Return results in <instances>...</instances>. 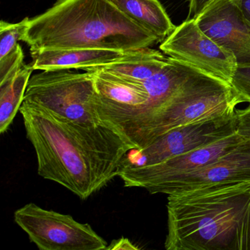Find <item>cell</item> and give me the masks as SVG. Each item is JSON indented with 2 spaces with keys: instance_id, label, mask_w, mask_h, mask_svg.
Masks as SVG:
<instances>
[{
  "instance_id": "6da1fadb",
  "label": "cell",
  "mask_w": 250,
  "mask_h": 250,
  "mask_svg": "<svg viewBox=\"0 0 250 250\" xmlns=\"http://www.w3.org/2000/svg\"><path fill=\"white\" fill-rule=\"evenodd\" d=\"M20 112L36 153L39 175L82 200L118 176L125 155L135 149L105 123L80 125L24 101Z\"/></svg>"
},
{
  "instance_id": "7a4b0ae2",
  "label": "cell",
  "mask_w": 250,
  "mask_h": 250,
  "mask_svg": "<svg viewBox=\"0 0 250 250\" xmlns=\"http://www.w3.org/2000/svg\"><path fill=\"white\" fill-rule=\"evenodd\" d=\"M167 250H250V183L167 197Z\"/></svg>"
},
{
  "instance_id": "3957f363",
  "label": "cell",
  "mask_w": 250,
  "mask_h": 250,
  "mask_svg": "<svg viewBox=\"0 0 250 250\" xmlns=\"http://www.w3.org/2000/svg\"><path fill=\"white\" fill-rule=\"evenodd\" d=\"M22 42L30 51L99 49L128 52L159 41L121 12L109 0H58L30 19Z\"/></svg>"
},
{
  "instance_id": "277c9868",
  "label": "cell",
  "mask_w": 250,
  "mask_h": 250,
  "mask_svg": "<svg viewBox=\"0 0 250 250\" xmlns=\"http://www.w3.org/2000/svg\"><path fill=\"white\" fill-rule=\"evenodd\" d=\"M239 99L228 83L194 69L182 87L149 121L134 143L136 149L153 143L177 127L235 113Z\"/></svg>"
},
{
  "instance_id": "5b68a950",
  "label": "cell",
  "mask_w": 250,
  "mask_h": 250,
  "mask_svg": "<svg viewBox=\"0 0 250 250\" xmlns=\"http://www.w3.org/2000/svg\"><path fill=\"white\" fill-rule=\"evenodd\" d=\"M24 101L80 125L92 126L104 123L96 107L94 79L90 71H42L30 77Z\"/></svg>"
},
{
  "instance_id": "8992f818",
  "label": "cell",
  "mask_w": 250,
  "mask_h": 250,
  "mask_svg": "<svg viewBox=\"0 0 250 250\" xmlns=\"http://www.w3.org/2000/svg\"><path fill=\"white\" fill-rule=\"evenodd\" d=\"M14 222L41 250H105L107 242L87 223L36 203L14 212Z\"/></svg>"
},
{
  "instance_id": "52a82bcc",
  "label": "cell",
  "mask_w": 250,
  "mask_h": 250,
  "mask_svg": "<svg viewBox=\"0 0 250 250\" xmlns=\"http://www.w3.org/2000/svg\"><path fill=\"white\" fill-rule=\"evenodd\" d=\"M159 48L169 58L229 84L238 67L233 54L207 36L194 19L175 27Z\"/></svg>"
},
{
  "instance_id": "ba28073f",
  "label": "cell",
  "mask_w": 250,
  "mask_h": 250,
  "mask_svg": "<svg viewBox=\"0 0 250 250\" xmlns=\"http://www.w3.org/2000/svg\"><path fill=\"white\" fill-rule=\"evenodd\" d=\"M235 113L177 127L147 147L130 150L122 163L135 166L159 163L229 137L235 134Z\"/></svg>"
},
{
  "instance_id": "9c48e42d",
  "label": "cell",
  "mask_w": 250,
  "mask_h": 250,
  "mask_svg": "<svg viewBox=\"0 0 250 250\" xmlns=\"http://www.w3.org/2000/svg\"><path fill=\"white\" fill-rule=\"evenodd\" d=\"M236 132L212 144L147 166L121 164L118 177L124 187L147 189L169 178L203 167L244 142Z\"/></svg>"
},
{
  "instance_id": "30bf717a",
  "label": "cell",
  "mask_w": 250,
  "mask_h": 250,
  "mask_svg": "<svg viewBox=\"0 0 250 250\" xmlns=\"http://www.w3.org/2000/svg\"><path fill=\"white\" fill-rule=\"evenodd\" d=\"M250 183V140L200 169L147 188L150 194H172L206 187Z\"/></svg>"
},
{
  "instance_id": "8fae6325",
  "label": "cell",
  "mask_w": 250,
  "mask_h": 250,
  "mask_svg": "<svg viewBox=\"0 0 250 250\" xmlns=\"http://www.w3.org/2000/svg\"><path fill=\"white\" fill-rule=\"evenodd\" d=\"M194 20L207 36L233 54L238 66L250 65V22L236 0H214Z\"/></svg>"
},
{
  "instance_id": "7c38bea8",
  "label": "cell",
  "mask_w": 250,
  "mask_h": 250,
  "mask_svg": "<svg viewBox=\"0 0 250 250\" xmlns=\"http://www.w3.org/2000/svg\"><path fill=\"white\" fill-rule=\"evenodd\" d=\"M194 71V68L169 57L166 65L159 73L143 82L148 93L147 103L135 116L117 129L134 148V143L143 128L182 87Z\"/></svg>"
},
{
  "instance_id": "4fadbf2b",
  "label": "cell",
  "mask_w": 250,
  "mask_h": 250,
  "mask_svg": "<svg viewBox=\"0 0 250 250\" xmlns=\"http://www.w3.org/2000/svg\"><path fill=\"white\" fill-rule=\"evenodd\" d=\"M128 52L99 49H47L30 51L33 69H85L102 66L126 56Z\"/></svg>"
},
{
  "instance_id": "5bb4252c",
  "label": "cell",
  "mask_w": 250,
  "mask_h": 250,
  "mask_svg": "<svg viewBox=\"0 0 250 250\" xmlns=\"http://www.w3.org/2000/svg\"><path fill=\"white\" fill-rule=\"evenodd\" d=\"M130 20L163 42L175 29L159 0H109Z\"/></svg>"
},
{
  "instance_id": "9a60e30c",
  "label": "cell",
  "mask_w": 250,
  "mask_h": 250,
  "mask_svg": "<svg viewBox=\"0 0 250 250\" xmlns=\"http://www.w3.org/2000/svg\"><path fill=\"white\" fill-rule=\"evenodd\" d=\"M168 59L162 52L146 47L129 51L124 58L97 67L125 80L145 82L159 73Z\"/></svg>"
},
{
  "instance_id": "2e32d148",
  "label": "cell",
  "mask_w": 250,
  "mask_h": 250,
  "mask_svg": "<svg viewBox=\"0 0 250 250\" xmlns=\"http://www.w3.org/2000/svg\"><path fill=\"white\" fill-rule=\"evenodd\" d=\"M34 71L32 64L23 65L18 74L0 83V133L8 131L24 102L29 80Z\"/></svg>"
},
{
  "instance_id": "e0dca14e",
  "label": "cell",
  "mask_w": 250,
  "mask_h": 250,
  "mask_svg": "<svg viewBox=\"0 0 250 250\" xmlns=\"http://www.w3.org/2000/svg\"><path fill=\"white\" fill-rule=\"evenodd\" d=\"M30 18L25 19L16 24L6 21L0 22V59L9 54L22 41L30 22Z\"/></svg>"
},
{
  "instance_id": "ac0fdd59",
  "label": "cell",
  "mask_w": 250,
  "mask_h": 250,
  "mask_svg": "<svg viewBox=\"0 0 250 250\" xmlns=\"http://www.w3.org/2000/svg\"><path fill=\"white\" fill-rule=\"evenodd\" d=\"M24 52L17 44L9 54L0 59V83L15 77L24 64Z\"/></svg>"
},
{
  "instance_id": "d6986e66",
  "label": "cell",
  "mask_w": 250,
  "mask_h": 250,
  "mask_svg": "<svg viewBox=\"0 0 250 250\" xmlns=\"http://www.w3.org/2000/svg\"><path fill=\"white\" fill-rule=\"evenodd\" d=\"M229 85L241 103L248 102L250 104V65L237 67Z\"/></svg>"
},
{
  "instance_id": "ffe728a7",
  "label": "cell",
  "mask_w": 250,
  "mask_h": 250,
  "mask_svg": "<svg viewBox=\"0 0 250 250\" xmlns=\"http://www.w3.org/2000/svg\"><path fill=\"white\" fill-rule=\"evenodd\" d=\"M235 132L244 140H250V105L244 109H235Z\"/></svg>"
},
{
  "instance_id": "44dd1931",
  "label": "cell",
  "mask_w": 250,
  "mask_h": 250,
  "mask_svg": "<svg viewBox=\"0 0 250 250\" xmlns=\"http://www.w3.org/2000/svg\"><path fill=\"white\" fill-rule=\"evenodd\" d=\"M188 15L189 19H197L202 12L214 0H188Z\"/></svg>"
},
{
  "instance_id": "7402d4cb",
  "label": "cell",
  "mask_w": 250,
  "mask_h": 250,
  "mask_svg": "<svg viewBox=\"0 0 250 250\" xmlns=\"http://www.w3.org/2000/svg\"><path fill=\"white\" fill-rule=\"evenodd\" d=\"M139 247L134 245L128 238H121L118 240H115L112 241V244L108 246L106 250H139Z\"/></svg>"
},
{
  "instance_id": "603a6c76",
  "label": "cell",
  "mask_w": 250,
  "mask_h": 250,
  "mask_svg": "<svg viewBox=\"0 0 250 250\" xmlns=\"http://www.w3.org/2000/svg\"><path fill=\"white\" fill-rule=\"evenodd\" d=\"M236 2L244 17L250 22V0H236Z\"/></svg>"
}]
</instances>
